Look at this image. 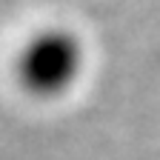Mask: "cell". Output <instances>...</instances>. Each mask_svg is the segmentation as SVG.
I'll list each match as a JSON object with an SVG mask.
<instances>
[{
  "instance_id": "obj_1",
  "label": "cell",
  "mask_w": 160,
  "mask_h": 160,
  "mask_svg": "<svg viewBox=\"0 0 160 160\" xmlns=\"http://www.w3.org/2000/svg\"><path fill=\"white\" fill-rule=\"evenodd\" d=\"M83 72V43L63 26L37 29L17 52V86L37 100L66 94Z\"/></svg>"
}]
</instances>
